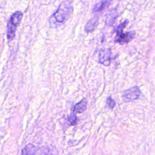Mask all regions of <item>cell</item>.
<instances>
[{
    "label": "cell",
    "instance_id": "1",
    "mask_svg": "<svg viewBox=\"0 0 155 155\" xmlns=\"http://www.w3.org/2000/svg\"><path fill=\"white\" fill-rule=\"evenodd\" d=\"M72 11L73 7L70 2H62L58 10L50 18L49 22L50 25L56 27L62 24L70 17Z\"/></svg>",
    "mask_w": 155,
    "mask_h": 155
},
{
    "label": "cell",
    "instance_id": "3",
    "mask_svg": "<svg viewBox=\"0 0 155 155\" xmlns=\"http://www.w3.org/2000/svg\"><path fill=\"white\" fill-rule=\"evenodd\" d=\"M128 23V21L125 20L122 23L119 25L116 30V35L114 38V41L119 43H127L131 41L134 36V33L132 31H128L127 33L123 32V28L127 25Z\"/></svg>",
    "mask_w": 155,
    "mask_h": 155
},
{
    "label": "cell",
    "instance_id": "11",
    "mask_svg": "<svg viewBox=\"0 0 155 155\" xmlns=\"http://www.w3.org/2000/svg\"><path fill=\"white\" fill-rule=\"evenodd\" d=\"M77 120V117L75 114L71 113L68 117V121L71 125H74L76 123Z\"/></svg>",
    "mask_w": 155,
    "mask_h": 155
},
{
    "label": "cell",
    "instance_id": "2",
    "mask_svg": "<svg viewBox=\"0 0 155 155\" xmlns=\"http://www.w3.org/2000/svg\"><path fill=\"white\" fill-rule=\"evenodd\" d=\"M22 18V13L21 11H17L15 12L10 17L7 26V35L9 40H12L15 36L17 27Z\"/></svg>",
    "mask_w": 155,
    "mask_h": 155
},
{
    "label": "cell",
    "instance_id": "9",
    "mask_svg": "<svg viewBox=\"0 0 155 155\" xmlns=\"http://www.w3.org/2000/svg\"><path fill=\"white\" fill-rule=\"evenodd\" d=\"M87 100L86 99H83L74 106V111L76 113H81L87 108Z\"/></svg>",
    "mask_w": 155,
    "mask_h": 155
},
{
    "label": "cell",
    "instance_id": "8",
    "mask_svg": "<svg viewBox=\"0 0 155 155\" xmlns=\"http://www.w3.org/2000/svg\"><path fill=\"white\" fill-rule=\"evenodd\" d=\"M116 16H117V10L116 8L111 9L107 14L106 24L108 25H112L114 23Z\"/></svg>",
    "mask_w": 155,
    "mask_h": 155
},
{
    "label": "cell",
    "instance_id": "4",
    "mask_svg": "<svg viewBox=\"0 0 155 155\" xmlns=\"http://www.w3.org/2000/svg\"><path fill=\"white\" fill-rule=\"evenodd\" d=\"M140 93L138 87H133L125 90L122 93V99L125 102H130L138 98Z\"/></svg>",
    "mask_w": 155,
    "mask_h": 155
},
{
    "label": "cell",
    "instance_id": "10",
    "mask_svg": "<svg viewBox=\"0 0 155 155\" xmlns=\"http://www.w3.org/2000/svg\"><path fill=\"white\" fill-rule=\"evenodd\" d=\"M110 3H111V1H99L94 5V6L93 7V11L94 12H97L101 11L105 7L108 6Z\"/></svg>",
    "mask_w": 155,
    "mask_h": 155
},
{
    "label": "cell",
    "instance_id": "6",
    "mask_svg": "<svg viewBox=\"0 0 155 155\" xmlns=\"http://www.w3.org/2000/svg\"><path fill=\"white\" fill-rule=\"evenodd\" d=\"M98 24V18L94 16L91 18L86 24L85 27V30L87 32H91L93 31L97 27Z\"/></svg>",
    "mask_w": 155,
    "mask_h": 155
},
{
    "label": "cell",
    "instance_id": "12",
    "mask_svg": "<svg viewBox=\"0 0 155 155\" xmlns=\"http://www.w3.org/2000/svg\"><path fill=\"white\" fill-rule=\"evenodd\" d=\"M107 105L109 108L112 109L115 106L116 102L111 97H108L107 99Z\"/></svg>",
    "mask_w": 155,
    "mask_h": 155
},
{
    "label": "cell",
    "instance_id": "5",
    "mask_svg": "<svg viewBox=\"0 0 155 155\" xmlns=\"http://www.w3.org/2000/svg\"><path fill=\"white\" fill-rule=\"evenodd\" d=\"M111 51L110 48H102L99 51V62L104 65H109L111 62Z\"/></svg>",
    "mask_w": 155,
    "mask_h": 155
},
{
    "label": "cell",
    "instance_id": "7",
    "mask_svg": "<svg viewBox=\"0 0 155 155\" xmlns=\"http://www.w3.org/2000/svg\"><path fill=\"white\" fill-rule=\"evenodd\" d=\"M37 150L38 149L35 145L30 143L25 145L22 150L21 155H35Z\"/></svg>",
    "mask_w": 155,
    "mask_h": 155
},
{
    "label": "cell",
    "instance_id": "13",
    "mask_svg": "<svg viewBox=\"0 0 155 155\" xmlns=\"http://www.w3.org/2000/svg\"><path fill=\"white\" fill-rule=\"evenodd\" d=\"M41 155H51V151L48 148H44L42 150Z\"/></svg>",
    "mask_w": 155,
    "mask_h": 155
}]
</instances>
